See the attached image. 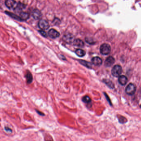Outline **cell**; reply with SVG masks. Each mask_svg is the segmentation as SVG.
Returning <instances> with one entry per match:
<instances>
[{"instance_id": "20", "label": "cell", "mask_w": 141, "mask_h": 141, "mask_svg": "<svg viewBox=\"0 0 141 141\" xmlns=\"http://www.w3.org/2000/svg\"><path fill=\"white\" fill-rule=\"evenodd\" d=\"M39 32L41 34V35H42L43 37H47L46 33L45 32V31H43V30H40Z\"/></svg>"}, {"instance_id": "13", "label": "cell", "mask_w": 141, "mask_h": 141, "mask_svg": "<svg viewBox=\"0 0 141 141\" xmlns=\"http://www.w3.org/2000/svg\"><path fill=\"white\" fill-rule=\"evenodd\" d=\"M73 43L74 45L79 47H83L84 46L83 41L79 39H74Z\"/></svg>"}, {"instance_id": "14", "label": "cell", "mask_w": 141, "mask_h": 141, "mask_svg": "<svg viewBox=\"0 0 141 141\" xmlns=\"http://www.w3.org/2000/svg\"><path fill=\"white\" fill-rule=\"evenodd\" d=\"M79 62L81 64H82V65H83L89 69H91L92 67V65L91 63L86 61H83V60H79Z\"/></svg>"}, {"instance_id": "7", "label": "cell", "mask_w": 141, "mask_h": 141, "mask_svg": "<svg viewBox=\"0 0 141 141\" xmlns=\"http://www.w3.org/2000/svg\"><path fill=\"white\" fill-rule=\"evenodd\" d=\"M5 4L6 6L9 9H12L13 8H15L17 5V3L14 0H6Z\"/></svg>"}, {"instance_id": "2", "label": "cell", "mask_w": 141, "mask_h": 141, "mask_svg": "<svg viewBox=\"0 0 141 141\" xmlns=\"http://www.w3.org/2000/svg\"><path fill=\"white\" fill-rule=\"evenodd\" d=\"M122 72V68L119 65H116L113 67L112 70V73L115 77H119Z\"/></svg>"}, {"instance_id": "6", "label": "cell", "mask_w": 141, "mask_h": 141, "mask_svg": "<svg viewBox=\"0 0 141 141\" xmlns=\"http://www.w3.org/2000/svg\"><path fill=\"white\" fill-rule=\"evenodd\" d=\"M63 39L65 42L68 44H70L73 42L74 40V37L71 34H66L65 35L63 36Z\"/></svg>"}, {"instance_id": "11", "label": "cell", "mask_w": 141, "mask_h": 141, "mask_svg": "<svg viewBox=\"0 0 141 141\" xmlns=\"http://www.w3.org/2000/svg\"><path fill=\"white\" fill-rule=\"evenodd\" d=\"M119 83L122 85H125L127 84V78L124 75H121L119 77Z\"/></svg>"}, {"instance_id": "19", "label": "cell", "mask_w": 141, "mask_h": 141, "mask_svg": "<svg viewBox=\"0 0 141 141\" xmlns=\"http://www.w3.org/2000/svg\"><path fill=\"white\" fill-rule=\"evenodd\" d=\"M104 82L109 87L111 88H113L114 87V85L113 84V83L111 81L106 79V80H105Z\"/></svg>"}, {"instance_id": "9", "label": "cell", "mask_w": 141, "mask_h": 141, "mask_svg": "<svg viewBox=\"0 0 141 141\" xmlns=\"http://www.w3.org/2000/svg\"><path fill=\"white\" fill-rule=\"evenodd\" d=\"M33 17L35 20H39L42 17V14L41 11L38 9H35L32 12Z\"/></svg>"}, {"instance_id": "4", "label": "cell", "mask_w": 141, "mask_h": 141, "mask_svg": "<svg viewBox=\"0 0 141 141\" xmlns=\"http://www.w3.org/2000/svg\"><path fill=\"white\" fill-rule=\"evenodd\" d=\"M38 26L42 30H48L49 28V24L45 20H41L38 23Z\"/></svg>"}, {"instance_id": "1", "label": "cell", "mask_w": 141, "mask_h": 141, "mask_svg": "<svg viewBox=\"0 0 141 141\" xmlns=\"http://www.w3.org/2000/svg\"><path fill=\"white\" fill-rule=\"evenodd\" d=\"M111 47L109 44H104L101 46L100 52L102 55H107L110 54Z\"/></svg>"}, {"instance_id": "17", "label": "cell", "mask_w": 141, "mask_h": 141, "mask_svg": "<svg viewBox=\"0 0 141 141\" xmlns=\"http://www.w3.org/2000/svg\"><path fill=\"white\" fill-rule=\"evenodd\" d=\"M75 53L78 56L80 57H82L85 56V55L86 54V53L85 51L81 49H76V51H75Z\"/></svg>"}, {"instance_id": "21", "label": "cell", "mask_w": 141, "mask_h": 141, "mask_svg": "<svg viewBox=\"0 0 141 141\" xmlns=\"http://www.w3.org/2000/svg\"><path fill=\"white\" fill-rule=\"evenodd\" d=\"M5 130H6V132H10V133H12V130L11 129L8 127H5Z\"/></svg>"}, {"instance_id": "3", "label": "cell", "mask_w": 141, "mask_h": 141, "mask_svg": "<svg viewBox=\"0 0 141 141\" xmlns=\"http://www.w3.org/2000/svg\"><path fill=\"white\" fill-rule=\"evenodd\" d=\"M136 90V86L132 83L129 84L126 88V92L127 94L133 95L135 93Z\"/></svg>"}, {"instance_id": "5", "label": "cell", "mask_w": 141, "mask_h": 141, "mask_svg": "<svg viewBox=\"0 0 141 141\" xmlns=\"http://www.w3.org/2000/svg\"><path fill=\"white\" fill-rule=\"evenodd\" d=\"M48 35L51 38L55 39L59 37L60 34L56 30L54 29H51L48 31Z\"/></svg>"}, {"instance_id": "22", "label": "cell", "mask_w": 141, "mask_h": 141, "mask_svg": "<svg viewBox=\"0 0 141 141\" xmlns=\"http://www.w3.org/2000/svg\"></svg>"}, {"instance_id": "18", "label": "cell", "mask_w": 141, "mask_h": 141, "mask_svg": "<svg viewBox=\"0 0 141 141\" xmlns=\"http://www.w3.org/2000/svg\"><path fill=\"white\" fill-rule=\"evenodd\" d=\"M82 100L85 103H89L91 102V99H90V97L88 96H84Z\"/></svg>"}, {"instance_id": "10", "label": "cell", "mask_w": 141, "mask_h": 141, "mask_svg": "<svg viewBox=\"0 0 141 141\" xmlns=\"http://www.w3.org/2000/svg\"><path fill=\"white\" fill-rule=\"evenodd\" d=\"M92 62L95 65L99 66L102 63V61L99 57H95L92 58Z\"/></svg>"}, {"instance_id": "8", "label": "cell", "mask_w": 141, "mask_h": 141, "mask_svg": "<svg viewBox=\"0 0 141 141\" xmlns=\"http://www.w3.org/2000/svg\"><path fill=\"white\" fill-rule=\"evenodd\" d=\"M115 62V59L113 57L109 56L105 61V65L106 67H109L113 65Z\"/></svg>"}, {"instance_id": "15", "label": "cell", "mask_w": 141, "mask_h": 141, "mask_svg": "<svg viewBox=\"0 0 141 141\" xmlns=\"http://www.w3.org/2000/svg\"><path fill=\"white\" fill-rule=\"evenodd\" d=\"M20 18L21 19L22 21L26 20L28 19L29 17V15L28 13L25 12H21L20 13Z\"/></svg>"}, {"instance_id": "16", "label": "cell", "mask_w": 141, "mask_h": 141, "mask_svg": "<svg viewBox=\"0 0 141 141\" xmlns=\"http://www.w3.org/2000/svg\"><path fill=\"white\" fill-rule=\"evenodd\" d=\"M6 14H7V15L10 16L13 18L15 20H17L18 21H22L20 16H19L17 15L14 14H13V13H10V12H6Z\"/></svg>"}, {"instance_id": "12", "label": "cell", "mask_w": 141, "mask_h": 141, "mask_svg": "<svg viewBox=\"0 0 141 141\" xmlns=\"http://www.w3.org/2000/svg\"><path fill=\"white\" fill-rule=\"evenodd\" d=\"M25 77L27 79V83L28 84L31 83L33 81L32 75L29 71H27L25 75Z\"/></svg>"}]
</instances>
